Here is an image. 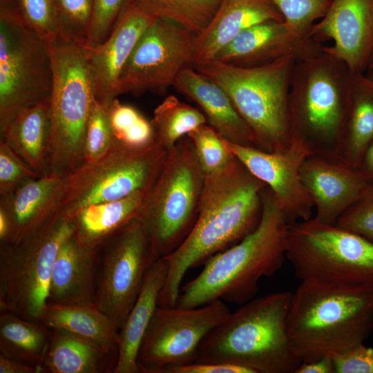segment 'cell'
I'll return each mask as SVG.
<instances>
[{
  "mask_svg": "<svg viewBox=\"0 0 373 373\" xmlns=\"http://www.w3.org/2000/svg\"><path fill=\"white\" fill-rule=\"evenodd\" d=\"M265 184L236 157L224 169L206 175L196 222L182 245L164 257L169 263L160 307H175L189 269L204 265L258 227Z\"/></svg>",
  "mask_w": 373,
  "mask_h": 373,
  "instance_id": "cell-1",
  "label": "cell"
},
{
  "mask_svg": "<svg viewBox=\"0 0 373 373\" xmlns=\"http://www.w3.org/2000/svg\"><path fill=\"white\" fill-rule=\"evenodd\" d=\"M258 227L240 242L212 257L202 271L181 286L177 307L194 308L216 300L243 305L255 298L260 280L284 262L289 223L265 186Z\"/></svg>",
  "mask_w": 373,
  "mask_h": 373,
  "instance_id": "cell-2",
  "label": "cell"
},
{
  "mask_svg": "<svg viewBox=\"0 0 373 373\" xmlns=\"http://www.w3.org/2000/svg\"><path fill=\"white\" fill-rule=\"evenodd\" d=\"M373 331V287L301 280L287 318L290 346L301 362L334 358L363 344Z\"/></svg>",
  "mask_w": 373,
  "mask_h": 373,
  "instance_id": "cell-3",
  "label": "cell"
},
{
  "mask_svg": "<svg viewBox=\"0 0 373 373\" xmlns=\"http://www.w3.org/2000/svg\"><path fill=\"white\" fill-rule=\"evenodd\" d=\"M292 292L254 298L204 337L194 363L239 365L254 373H296L301 361L290 346L287 318Z\"/></svg>",
  "mask_w": 373,
  "mask_h": 373,
  "instance_id": "cell-4",
  "label": "cell"
},
{
  "mask_svg": "<svg viewBox=\"0 0 373 373\" xmlns=\"http://www.w3.org/2000/svg\"><path fill=\"white\" fill-rule=\"evenodd\" d=\"M353 73L325 46L295 63L289 94L291 138L311 154L338 157Z\"/></svg>",
  "mask_w": 373,
  "mask_h": 373,
  "instance_id": "cell-5",
  "label": "cell"
},
{
  "mask_svg": "<svg viewBox=\"0 0 373 373\" xmlns=\"http://www.w3.org/2000/svg\"><path fill=\"white\" fill-rule=\"evenodd\" d=\"M295 63L285 57L239 66L213 59L194 68L227 92L247 125L254 147L276 152L291 142L289 94Z\"/></svg>",
  "mask_w": 373,
  "mask_h": 373,
  "instance_id": "cell-6",
  "label": "cell"
},
{
  "mask_svg": "<svg viewBox=\"0 0 373 373\" xmlns=\"http://www.w3.org/2000/svg\"><path fill=\"white\" fill-rule=\"evenodd\" d=\"M49 44L53 73L49 174L66 177L84 162L95 90L89 49L60 37Z\"/></svg>",
  "mask_w": 373,
  "mask_h": 373,
  "instance_id": "cell-7",
  "label": "cell"
},
{
  "mask_svg": "<svg viewBox=\"0 0 373 373\" xmlns=\"http://www.w3.org/2000/svg\"><path fill=\"white\" fill-rule=\"evenodd\" d=\"M205 178L191 140L182 137L168 151L137 216L156 259L174 252L190 233Z\"/></svg>",
  "mask_w": 373,
  "mask_h": 373,
  "instance_id": "cell-8",
  "label": "cell"
},
{
  "mask_svg": "<svg viewBox=\"0 0 373 373\" xmlns=\"http://www.w3.org/2000/svg\"><path fill=\"white\" fill-rule=\"evenodd\" d=\"M285 257L300 280L373 287V241L336 224H289Z\"/></svg>",
  "mask_w": 373,
  "mask_h": 373,
  "instance_id": "cell-9",
  "label": "cell"
},
{
  "mask_svg": "<svg viewBox=\"0 0 373 373\" xmlns=\"http://www.w3.org/2000/svg\"><path fill=\"white\" fill-rule=\"evenodd\" d=\"M50 44L23 21L15 0H1L0 132L22 111L50 100Z\"/></svg>",
  "mask_w": 373,
  "mask_h": 373,
  "instance_id": "cell-10",
  "label": "cell"
},
{
  "mask_svg": "<svg viewBox=\"0 0 373 373\" xmlns=\"http://www.w3.org/2000/svg\"><path fill=\"white\" fill-rule=\"evenodd\" d=\"M74 231L59 211L20 241L0 243V312L39 321L56 257Z\"/></svg>",
  "mask_w": 373,
  "mask_h": 373,
  "instance_id": "cell-11",
  "label": "cell"
},
{
  "mask_svg": "<svg viewBox=\"0 0 373 373\" xmlns=\"http://www.w3.org/2000/svg\"><path fill=\"white\" fill-rule=\"evenodd\" d=\"M168 151L158 142L142 149L115 145L101 158L84 162L65 177L61 212L68 218L83 207L149 193Z\"/></svg>",
  "mask_w": 373,
  "mask_h": 373,
  "instance_id": "cell-12",
  "label": "cell"
},
{
  "mask_svg": "<svg viewBox=\"0 0 373 373\" xmlns=\"http://www.w3.org/2000/svg\"><path fill=\"white\" fill-rule=\"evenodd\" d=\"M137 218L104 241L97 249L95 304L119 330L156 260Z\"/></svg>",
  "mask_w": 373,
  "mask_h": 373,
  "instance_id": "cell-13",
  "label": "cell"
},
{
  "mask_svg": "<svg viewBox=\"0 0 373 373\" xmlns=\"http://www.w3.org/2000/svg\"><path fill=\"white\" fill-rule=\"evenodd\" d=\"M230 313L220 299L194 308L158 306L139 347L140 373H169L194 363L204 337Z\"/></svg>",
  "mask_w": 373,
  "mask_h": 373,
  "instance_id": "cell-14",
  "label": "cell"
},
{
  "mask_svg": "<svg viewBox=\"0 0 373 373\" xmlns=\"http://www.w3.org/2000/svg\"><path fill=\"white\" fill-rule=\"evenodd\" d=\"M195 37L177 23L157 19L144 32L124 66L117 96L164 93L183 70L193 67Z\"/></svg>",
  "mask_w": 373,
  "mask_h": 373,
  "instance_id": "cell-15",
  "label": "cell"
},
{
  "mask_svg": "<svg viewBox=\"0 0 373 373\" xmlns=\"http://www.w3.org/2000/svg\"><path fill=\"white\" fill-rule=\"evenodd\" d=\"M225 141L233 155L273 193L289 224L312 218L314 203L300 176L303 162L311 153L300 142L291 138L286 149L267 152Z\"/></svg>",
  "mask_w": 373,
  "mask_h": 373,
  "instance_id": "cell-16",
  "label": "cell"
},
{
  "mask_svg": "<svg viewBox=\"0 0 373 373\" xmlns=\"http://www.w3.org/2000/svg\"><path fill=\"white\" fill-rule=\"evenodd\" d=\"M309 35L321 43L332 40L325 50L352 73H365L373 55V0H332Z\"/></svg>",
  "mask_w": 373,
  "mask_h": 373,
  "instance_id": "cell-17",
  "label": "cell"
},
{
  "mask_svg": "<svg viewBox=\"0 0 373 373\" xmlns=\"http://www.w3.org/2000/svg\"><path fill=\"white\" fill-rule=\"evenodd\" d=\"M303 183L315 209V220L335 224L369 184L358 169L337 156L309 155L300 168Z\"/></svg>",
  "mask_w": 373,
  "mask_h": 373,
  "instance_id": "cell-18",
  "label": "cell"
},
{
  "mask_svg": "<svg viewBox=\"0 0 373 373\" xmlns=\"http://www.w3.org/2000/svg\"><path fill=\"white\" fill-rule=\"evenodd\" d=\"M324 46L310 37L300 35L284 21H268L240 33L215 59L239 66H251L291 57L296 62L319 53Z\"/></svg>",
  "mask_w": 373,
  "mask_h": 373,
  "instance_id": "cell-19",
  "label": "cell"
},
{
  "mask_svg": "<svg viewBox=\"0 0 373 373\" xmlns=\"http://www.w3.org/2000/svg\"><path fill=\"white\" fill-rule=\"evenodd\" d=\"M156 19L131 1L108 38L97 48L89 50L97 101L108 104L117 98L122 69L144 32Z\"/></svg>",
  "mask_w": 373,
  "mask_h": 373,
  "instance_id": "cell-20",
  "label": "cell"
},
{
  "mask_svg": "<svg viewBox=\"0 0 373 373\" xmlns=\"http://www.w3.org/2000/svg\"><path fill=\"white\" fill-rule=\"evenodd\" d=\"M64 182L65 177L48 174L0 196V209L11 225L10 237L6 242L20 241L61 211Z\"/></svg>",
  "mask_w": 373,
  "mask_h": 373,
  "instance_id": "cell-21",
  "label": "cell"
},
{
  "mask_svg": "<svg viewBox=\"0 0 373 373\" xmlns=\"http://www.w3.org/2000/svg\"><path fill=\"white\" fill-rule=\"evenodd\" d=\"M268 21H284L269 0H221L209 23L196 35L193 67L215 59L242 31Z\"/></svg>",
  "mask_w": 373,
  "mask_h": 373,
  "instance_id": "cell-22",
  "label": "cell"
},
{
  "mask_svg": "<svg viewBox=\"0 0 373 373\" xmlns=\"http://www.w3.org/2000/svg\"><path fill=\"white\" fill-rule=\"evenodd\" d=\"M97 249L73 233L61 246L48 286L46 304L95 303Z\"/></svg>",
  "mask_w": 373,
  "mask_h": 373,
  "instance_id": "cell-23",
  "label": "cell"
},
{
  "mask_svg": "<svg viewBox=\"0 0 373 373\" xmlns=\"http://www.w3.org/2000/svg\"><path fill=\"white\" fill-rule=\"evenodd\" d=\"M180 93L195 102L202 110L207 124L225 140L254 146L251 133L227 92L217 83L188 67L173 84Z\"/></svg>",
  "mask_w": 373,
  "mask_h": 373,
  "instance_id": "cell-24",
  "label": "cell"
},
{
  "mask_svg": "<svg viewBox=\"0 0 373 373\" xmlns=\"http://www.w3.org/2000/svg\"><path fill=\"white\" fill-rule=\"evenodd\" d=\"M169 270L165 258L157 259L149 269L140 294L118 333V356L113 373H140L139 347L158 307L160 294Z\"/></svg>",
  "mask_w": 373,
  "mask_h": 373,
  "instance_id": "cell-25",
  "label": "cell"
},
{
  "mask_svg": "<svg viewBox=\"0 0 373 373\" xmlns=\"http://www.w3.org/2000/svg\"><path fill=\"white\" fill-rule=\"evenodd\" d=\"M52 119L50 100L18 113L0 132V140L40 176L49 174Z\"/></svg>",
  "mask_w": 373,
  "mask_h": 373,
  "instance_id": "cell-26",
  "label": "cell"
},
{
  "mask_svg": "<svg viewBox=\"0 0 373 373\" xmlns=\"http://www.w3.org/2000/svg\"><path fill=\"white\" fill-rule=\"evenodd\" d=\"M117 361V356L82 337L64 329H51L42 372H113Z\"/></svg>",
  "mask_w": 373,
  "mask_h": 373,
  "instance_id": "cell-27",
  "label": "cell"
},
{
  "mask_svg": "<svg viewBox=\"0 0 373 373\" xmlns=\"http://www.w3.org/2000/svg\"><path fill=\"white\" fill-rule=\"evenodd\" d=\"M39 321L50 329L73 333L118 356L119 330L94 303L46 304Z\"/></svg>",
  "mask_w": 373,
  "mask_h": 373,
  "instance_id": "cell-28",
  "label": "cell"
},
{
  "mask_svg": "<svg viewBox=\"0 0 373 373\" xmlns=\"http://www.w3.org/2000/svg\"><path fill=\"white\" fill-rule=\"evenodd\" d=\"M147 193L137 192L126 198L88 204L70 218L74 233L86 246L97 249L104 241L137 218Z\"/></svg>",
  "mask_w": 373,
  "mask_h": 373,
  "instance_id": "cell-29",
  "label": "cell"
},
{
  "mask_svg": "<svg viewBox=\"0 0 373 373\" xmlns=\"http://www.w3.org/2000/svg\"><path fill=\"white\" fill-rule=\"evenodd\" d=\"M373 142V82L366 73H353L349 106L338 157L358 169Z\"/></svg>",
  "mask_w": 373,
  "mask_h": 373,
  "instance_id": "cell-30",
  "label": "cell"
},
{
  "mask_svg": "<svg viewBox=\"0 0 373 373\" xmlns=\"http://www.w3.org/2000/svg\"><path fill=\"white\" fill-rule=\"evenodd\" d=\"M51 329L40 321L0 312V354L36 367L42 372Z\"/></svg>",
  "mask_w": 373,
  "mask_h": 373,
  "instance_id": "cell-31",
  "label": "cell"
},
{
  "mask_svg": "<svg viewBox=\"0 0 373 373\" xmlns=\"http://www.w3.org/2000/svg\"><path fill=\"white\" fill-rule=\"evenodd\" d=\"M155 140L167 151L183 137L207 124L205 115L175 96H167L154 110L151 120Z\"/></svg>",
  "mask_w": 373,
  "mask_h": 373,
  "instance_id": "cell-32",
  "label": "cell"
},
{
  "mask_svg": "<svg viewBox=\"0 0 373 373\" xmlns=\"http://www.w3.org/2000/svg\"><path fill=\"white\" fill-rule=\"evenodd\" d=\"M221 0H132L155 19L173 21L196 35L213 17Z\"/></svg>",
  "mask_w": 373,
  "mask_h": 373,
  "instance_id": "cell-33",
  "label": "cell"
},
{
  "mask_svg": "<svg viewBox=\"0 0 373 373\" xmlns=\"http://www.w3.org/2000/svg\"><path fill=\"white\" fill-rule=\"evenodd\" d=\"M108 111L117 145L142 149L156 142L151 121L135 107L122 104L115 98L108 104Z\"/></svg>",
  "mask_w": 373,
  "mask_h": 373,
  "instance_id": "cell-34",
  "label": "cell"
},
{
  "mask_svg": "<svg viewBox=\"0 0 373 373\" xmlns=\"http://www.w3.org/2000/svg\"><path fill=\"white\" fill-rule=\"evenodd\" d=\"M205 175L218 172L236 158L226 141L208 124L187 135Z\"/></svg>",
  "mask_w": 373,
  "mask_h": 373,
  "instance_id": "cell-35",
  "label": "cell"
},
{
  "mask_svg": "<svg viewBox=\"0 0 373 373\" xmlns=\"http://www.w3.org/2000/svg\"><path fill=\"white\" fill-rule=\"evenodd\" d=\"M59 37L86 46L93 0H55Z\"/></svg>",
  "mask_w": 373,
  "mask_h": 373,
  "instance_id": "cell-36",
  "label": "cell"
},
{
  "mask_svg": "<svg viewBox=\"0 0 373 373\" xmlns=\"http://www.w3.org/2000/svg\"><path fill=\"white\" fill-rule=\"evenodd\" d=\"M115 145L109 121L108 104L95 99L87 124L84 162H94L101 158Z\"/></svg>",
  "mask_w": 373,
  "mask_h": 373,
  "instance_id": "cell-37",
  "label": "cell"
},
{
  "mask_svg": "<svg viewBox=\"0 0 373 373\" xmlns=\"http://www.w3.org/2000/svg\"><path fill=\"white\" fill-rule=\"evenodd\" d=\"M282 14L287 26L294 32L309 37L314 22L326 14L332 0H269Z\"/></svg>",
  "mask_w": 373,
  "mask_h": 373,
  "instance_id": "cell-38",
  "label": "cell"
},
{
  "mask_svg": "<svg viewBox=\"0 0 373 373\" xmlns=\"http://www.w3.org/2000/svg\"><path fill=\"white\" fill-rule=\"evenodd\" d=\"M132 0H93V15L86 48L93 50L111 35Z\"/></svg>",
  "mask_w": 373,
  "mask_h": 373,
  "instance_id": "cell-39",
  "label": "cell"
},
{
  "mask_svg": "<svg viewBox=\"0 0 373 373\" xmlns=\"http://www.w3.org/2000/svg\"><path fill=\"white\" fill-rule=\"evenodd\" d=\"M26 23L48 43L59 37L55 0H15Z\"/></svg>",
  "mask_w": 373,
  "mask_h": 373,
  "instance_id": "cell-40",
  "label": "cell"
},
{
  "mask_svg": "<svg viewBox=\"0 0 373 373\" xmlns=\"http://www.w3.org/2000/svg\"><path fill=\"white\" fill-rule=\"evenodd\" d=\"M40 177L3 140H0V196Z\"/></svg>",
  "mask_w": 373,
  "mask_h": 373,
  "instance_id": "cell-41",
  "label": "cell"
},
{
  "mask_svg": "<svg viewBox=\"0 0 373 373\" xmlns=\"http://www.w3.org/2000/svg\"><path fill=\"white\" fill-rule=\"evenodd\" d=\"M337 225L373 241V183L337 220Z\"/></svg>",
  "mask_w": 373,
  "mask_h": 373,
  "instance_id": "cell-42",
  "label": "cell"
},
{
  "mask_svg": "<svg viewBox=\"0 0 373 373\" xmlns=\"http://www.w3.org/2000/svg\"><path fill=\"white\" fill-rule=\"evenodd\" d=\"M334 372L373 373V348L363 344L333 358Z\"/></svg>",
  "mask_w": 373,
  "mask_h": 373,
  "instance_id": "cell-43",
  "label": "cell"
},
{
  "mask_svg": "<svg viewBox=\"0 0 373 373\" xmlns=\"http://www.w3.org/2000/svg\"><path fill=\"white\" fill-rule=\"evenodd\" d=\"M169 373H254L250 369L231 364L193 363L172 369Z\"/></svg>",
  "mask_w": 373,
  "mask_h": 373,
  "instance_id": "cell-44",
  "label": "cell"
},
{
  "mask_svg": "<svg viewBox=\"0 0 373 373\" xmlns=\"http://www.w3.org/2000/svg\"><path fill=\"white\" fill-rule=\"evenodd\" d=\"M334 372L333 358L324 356L319 359L301 362L296 373H333Z\"/></svg>",
  "mask_w": 373,
  "mask_h": 373,
  "instance_id": "cell-45",
  "label": "cell"
},
{
  "mask_svg": "<svg viewBox=\"0 0 373 373\" xmlns=\"http://www.w3.org/2000/svg\"><path fill=\"white\" fill-rule=\"evenodd\" d=\"M0 373H39V371L33 366L0 354Z\"/></svg>",
  "mask_w": 373,
  "mask_h": 373,
  "instance_id": "cell-46",
  "label": "cell"
},
{
  "mask_svg": "<svg viewBox=\"0 0 373 373\" xmlns=\"http://www.w3.org/2000/svg\"><path fill=\"white\" fill-rule=\"evenodd\" d=\"M369 183H373V142L365 152L358 168Z\"/></svg>",
  "mask_w": 373,
  "mask_h": 373,
  "instance_id": "cell-47",
  "label": "cell"
},
{
  "mask_svg": "<svg viewBox=\"0 0 373 373\" xmlns=\"http://www.w3.org/2000/svg\"><path fill=\"white\" fill-rule=\"evenodd\" d=\"M366 75L370 78V79L373 82V68L368 70V72L366 73Z\"/></svg>",
  "mask_w": 373,
  "mask_h": 373,
  "instance_id": "cell-48",
  "label": "cell"
},
{
  "mask_svg": "<svg viewBox=\"0 0 373 373\" xmlns=\"http://www.w3.org/2000/svg\"><path fill=\"white\" fill-rule=\"evenodd\" d=\"M372 68H373V55H372V56L371 57V59H370L367 70H370V69H372Z\"/></svg>",
  "mask_w": 373,
  "mask_h": 373,
  "instance_id": "cell-49",
  "label": "cell"
}]
</instances>
